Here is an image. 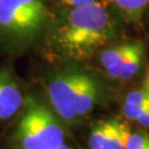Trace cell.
Returning <instances> with one entry per match:
<instances>
[{"mask_svg": "<svg viewBox=\"0 0 149 149\" xmlns=\"http://www.w3.org/2000/svg\"><path fill=\"white\" fill-rule=\"evenodd\" d=\"M119 37L117 20L104 2L62 11L51 29L55 50L70 59L84 61Z\"/></svg>", "mask_w": 149, "mask_h": 149, "instance_id": "obj_1", "label": "cell"}, {"mask_svg": "<svg viewBox=\"0 0 149 149\" xmlns=\"http://www.w3.org/2000/svg\"><path fill=\"white\" fill-rule=\"evenodd\" d=\"M50 20V0H0V52L29 50Z\"/></svg>", "mask_w": 149, "mask_h": 149, "instance_id": "obj_2", "label": "cell"}, {"mask_svg": "<svg viewBox=\"0 0 149 149\" xmlns=\"http://www.w3.org/2000/svg\"><path fill=\"white\" fill-rule=\"evenodd\" d=\"M15 140L22 149H56L64 144L65 133L51 109L29 100L15 130Z\"/></svg>", "mask_w": 149, "mask_h": 149, "instance_id": "obj_3", "label": "cell"}, {"mask_svg": "<svg viewBox=\"0 0 149 149\" xmlns=\"http://www.w3.org/2000/svg\"><path fill=\"white\" fill-rule=\"evenodd\" d=\"M85 74L86 72L80 70H65L55 74L49 82V101L62 120L68 123L79 120L76 115V102Z\"/></svg>", "mask_w": 149, "mask_h": 149, "instance_id": "obj_4", "label": "cell"}, {"mask_svg": "<svg viewBox=\"0 0 149 149\" xmlns=\"http://www.w3.org/2000/svg\"><path fill=\"white\" fill-rule=\"evenodd\" d=\"M24 104L23 94L10 71L0 68V124L13 117Z\"/></svg>", "mask_w": 149, "mask_h": 149, "instance_id": "obj_5", "label": "cell"}, {"mask_svg": "<svg viewBox=\"0 0 149 149\" xmlns=\"http://www.w3.org/2000/svg\"><path fill=\"white\" fill-rule=\"evenodd\" d=\"M133 43L134 41H126L106 48L104 47L100 54V63L107 76L118 80L122 64L133 47Z\"/></svg>", "mask_w": 149, "mask_h": 149, "instance_id": "obj_6", "label": "cell"}, {"mask_svg": "<svg viewBox=\"0 0 149 149\" xmlns=\"http://www.w3.org/2000/svg\"><path fill=\"white\" fill-rule=\"evenodd\" d=\"M100 96V86L96 80L91 74L86 73L82 81L77 102H76V115L77 118L84 117L93 109Z\"/></svg>", "mask_w": 149, "mask_h": 149, "instance_id": "obj_7", "label": "cell"}, {"mask_svg": "<svg viewBox=\"0 0 149 149\" xmlns=\"http://www.w3.org/2000/svg\"><path fill=\"white\" fill-rule=\"evenodd\" d=\"M145 45L140 41H134L133 47L124 60L118 80L128 81L138 73L145 56Z\"/></svg>", "mask_w": 149, "mask_h": 149, "instance_id": "obj_8", "label": "cell"}, {"mask_svg": "<svg viewBox=\"0 0 149 149\" xmlns=\"http://www.w3.org/2000/svg\"><path fill=\"white\" fill-rule=\"evenodd\" d=\"M127 21L139 24L146 9L149 7V0H108Z\"/></svg>", "mask_w": 149, "mask_h": 149, "instance_id": "obj_9", "label": "cell"}, {"mask_svg": "<svg viewBox=\"0 0 149 149\" xmlns=\"http://www.w3.org/2000/svg\"><path fill=\"white\" fill-rule=\"evenodd\" d=\"M115 119H108L96 124L88 137V146L91 149H107Z\"/></svg>", "mask_w": 149, "mask_h": 149, "instance_id": "obj_10", "label": "cell"}, {"mask_svg": "<svg viewBox=\"0 0 149 149\" xmlns=\"http://www.w3.org/2000/svg\"><path fill=\"white\" fill-rule=\"evenodd\" d=\"M129 132L130 130L126 124L119 122L118 119H115L114 128H113L107 149H125V145H126Z\"/></svg>", "mask_w": 149, "mask_h": 149, "instance_id": "obj_11", "label": "cell"}, {"mask_svg": "<svg viewBox=\"0 0 149 149\" xmlns=\"http://www.w3.org/2000/svg\"><path fill=\"white\" fill-rule=\"evenodd\" d=\"M123 104L140 109L149 108V92L145 88L140 91H132L126 94Z\"/></svg>", "mask_w": 149, "mask_h": 149, "instance_id": "obj_12", "label": "cell"}, {"mask_svg": "<svg viewBox=\"0 0 149 149\" xmlns=\"http://www.w3.org/2000/svg\"><path fill=\"white\" fill-rule=\"evenodd\" d=\"M125 149H149V134L129 132Z\"/></svg>", "mask_w": 149, "mask_h": 149, "instance_id": "obj_13", "label": "cell"}, {"mask_svg": "<svg viewBox=\"0 0 149 149\" xmlns=\"http://www.w3.org/2000/svg\"><path fill=\"white\" fill-rule=\"evenodd\" d=\"M96 1H100V0H61L62 3H64L66 7H70V8H77V7L92 5Z\"/></svg>", "mask_w": 149, "mask_h": 149, "instance_id": "obj_14", "label": "cell"}, {"mask_svg": "<svg viewBox=\"0 0 149 149\" xmlns=\"http://www.w3.org/2000/svg\"><path fill=\"white\" fill-rule=\"evenodd\" d=\"M136 122L138 123L140 126H143V127L149 128V111H147L143 116H140Z\"/></svg>", "mask_w": 149, "mask_h": 149, "instance_id": "obj_15", "label": "cell"}, {"mask_svg": "<svg viewBox=\"0 0 149 149\" xmlns=\"http://www.w3.org/2000/svg\"><path fill=\"white\" fill-rule=\"evenodd\" d=\"M144 88L149 92V70H148V72H147V75H146V80H145V83H144Z\"/></svg>", "mask_w": 149, "mask_h": 149, "instance_id": "obj_16", "label": "cell"}]
</instances>
